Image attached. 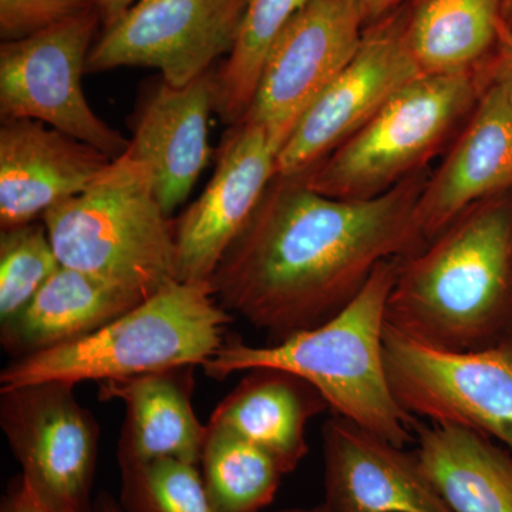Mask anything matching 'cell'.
I'll return each mask as SVG.
<instances>
[{"label":"cell","mask_w":512,"mask_h":512,"mask_svg":"<svg viewBox=\"0 0 512 512\" xmlns=\"http://www.w3.org/2000/svg\"><path fill=\"white\" fill-rule=\"evenodd\" d=\"M426 168L379 197L336 200L276 175L211 279L218 302L281 342L338 316L377 265L426 245L416 221Z\"/></svg>","instance_id":"6da1fadb"},{"label":"cell","mask_w":512,"mask_h":512,"mask_svg":"<svg viewBox=\"0 0 512 512\" xmlns=\"http://www.w3.org/2000/svg\"><path fill=\"white\" fill-rule=\"evenodd\" d=\"M386 323L417 342L473 352L512 339V205H471L399 259Z\"/></svg>","instance_id":"7a4b0ae2"},{"label":"cell","mask_w":512,"mask_h":512,"mask_svg":"<svg viewBox=\"0 0 512 512\" xmlns=\"http://www.w3.org/2000/svg\"><path fill=\"white\" fill-rule=\"evenodd\" d=\"M400 258L377 265L359 295L335 318L269 346L232 340L202 365L224 380L245 370H285L315 387L335 416L399 447L414 440L417 417L394 400L383 362L386 306Z\"/></svg>","instance_id":"3957f363"},{"label":"cell","mask_w":512,"mask_h":512,"mask_svg":"<svg viewBox=\"0 0 512 512\" xmlns=\"http://www.w3.org/2000/svg\"><path fill=\"white\" fill-rule=\"evenodd\" d=\"M232 318L211 282H171L83 338L19 357L3 370L0 384L74 386L202 366L224 346Z\"/></svg>","instance_id":"277c9868"},{"label":"cell","mask_w":512,"mask_h":512,"mask_svg":"<svg viewBox=\"0 0 512 512\" xmlns=\"http://www.w3.org/2000/svg\"><path fill=\"white\" fill-rule=\"evenodd\" d=\"M60 264L154 295L178 281L174 224L153 173L123 156L89 188L42 218Z\"/></svg>","instance_id":"5b68a950"},{"label":"cell","mask_w":512,"mask_h":512,"mask_svg":"<svg viewBox=\"0 0 512 512\" xmlns=\"http://www.w3.org/2000/svg\"><path fill=\"white\" fill-rule=\"evenodd\" d=\"M481 89L478 73L419 74L303 173L306 185L345 201L370 200L392 190L440 153L473 113Z\"/></svg>","instance_id":"8992f818"},{"label":"cell","mask_w":512,"mask_h":512,"mask_svg":"<svg viewBox=\"0 0 512 512\" xmlns=\"http://www.w3.org/2000/svg\"><path fill=\"white\" fill-rule=\"evenodd\" d=\"M390 392L409 414L478 431L512 450V339L473 352L431 348L384 326Z\"/></svg>","instance_id":"52a82bcc"},{"label":"cell","mask_w":512,"mask_h":512,"mask_svg":"<svg viewBox=\"0 0 512 512\" xmlns=\"http://www.w3.org/2000/svg\"><path fill=\"white\" fill-rule=\"evenodd\" d=\"M101 23L99 10L0 46V117L36 120L116 160L130 140L90 107L82 77Z\"/></svg>","instance_id":"ba28073f"},{"label":"cell","mask_w":512,"mask_h":512,"mask_svg":"<svg viewBox=\"0 0 512 512\" xmlns=\"http://www.w3.org/2000/svg\"><path fill=\"white\" fill-rule=\"evenodd\" d=\"M73 387L45 382L0 389V424L20 476L43 503L57 512H93L99 426Z\"/></svg>","instance_id":"9c48e42d"},{"label":"cell","mask_w":512,"mask_h":512,"mask_svg":"<svg viewBox=\"0 0 512 512\" xmlns=\"http://www.w3.org/2000/svg\"><path fill=\"white\" fill-rule=\"evenodd\" d=\"M247 5L248 0H136L97 37L87 72L148 67L171 86H187L232 52Z\"/></svg>","instance_id":"30bf717a"},{"label":"cell","mask_w":512,"mask_h":512,"mask_svg":"<svg viewBox=\"0 0 512 512\" xmlns=\"http://www.w3.org/2000/svg\"><path fill=\"white\" fill-rule=\"evenodd\" d=\"M406 6L366 26L345 69L319 94L279 151L276 175L311 170L359 130L400 87L423 74L404 39Z\"/></svg>","instance_id":"8fae6325"},{"label":"cell","mask_w":512,"mask_h":512,"mask_svg":"<svg viewBox=\"0 0 512 512\" xmlns=\"http://www.w3.org/2000/svg\"><path fill=\"white\" fill-rule=\"evenodd\" d=\"M365 29L360 0L309 2L275 40L244 120L268 128L285 144L305 111L355 56Z\"/></svg>","instance_id":"7c38bea8"},{"label":"cell","mask_w":512,"mask_h":512,"mask_svg":"<svg viewBox=\"0 0 512 512\" xmlns=\"http://www.w3.org/2000/svg\"><path fill=\"white\" fill-rule=\"evenodd\" d=\"M282 146L261 124L229 127L210 183L174 224L178 281L211 282L276 177Z\"/></svg>","instance_id":"4fadbf2b"},{"label":"cell","mask_w":512,"mask_h":512,"mask_svg":"<svg viewBox=\"0 0 512 512\" xmlns=\"http://www.w3.org/2000/svg\"><path fill=\"white\" fill-rule=\"evenodd\" d=\"M329 512H453L406 451L345 417L322 430Z\"/></svg>","instance_id":"5bb4252c"},{"label":"cell","mask_w":512,"mask_h":512,"mask_svg":"<svg viewBox=\"0 0 512 512\" xmlns=\"http://www.w3.org/2000/svg\"><path fill=\"white\" fill-rule=\"evenodd\" d=\"M111 161L97 148L40 121H2V231L39 221L56 205L89 190Z\"/></svg>","instance_id":"9a60e30c"},{"label":"cell","mask_w":512,"mask_h":512,"mask_svg":"<svg viewBox=\"0 0 512 512\" xmlns=\"http://www.w3.org/2000/svg\"><path fill=\"white\" fill-rule=\"evenodd\" d=\"M512 188V104L500 86L484 82L473 113L439 170L429 175L416 221L424 242L461 212Z\"/></svg>","instance_id":"2e32d148"},{"label":"cell","mask_w":512,"mask_h":512,"mask_svg":"<svg viewBox=\"0 0 512 512\" xmlns=\"http://www.w3.org/2000/svg\"><path fill=\"white\" fill-rule=\"evenodd\" d=\"M214 67L187 86L161 80L138 113L126 153L151 168L168 217L187 201L212 154L208 123L217 107Z\"/></svg>","instance_id":"e0dca14e"},{"label":"cell","mask_w":512,"mask_h":512,"mask_svg":"<svg viewBox=\"0 0 512 512\" xmlns=\"http://www.w3.org/2000/svg\"><path fill=\"white\" fill-rule=\"evenodd\" d=\"M147 298L130 286L62 265L18 315L2 323L3 348L19 357L55 348L89 335Z\"/></svg>","instance_id":"ac0fdd59"},{"label":"cell","mask_w":512,"mask_h":512,"mask_svg":"<svg viewBox=\"0 0 512 512\" xmlns=\"http://www.w3.org/2000/svg\"><path fill=\"white\" fill-rule=\"evenodd\" d=\"M191 367L100 383L101 400L126 404L119 464L175 458L198 466L207 439L191 404Z\"/></svg>","instance_id":"d6986e66"},{"label":"cell","mask_w":512,"mask_h":512,"mask_svg":"<svg viewBox=\"0 0 512 512\" xmlns=\"http://www.w3.org/2000/svg\"><path fill=\"white\" fill-rule=\"evenodd\" d=\"M238 386L218 404L208 424L222 427L264 448L292 473L308 454L306 426L326 412L322 394L285 370H248Z\"/></svg>","instance_id":"ffe728a7"},{"label":"cell","mask_w":512,"mask_h":512,"mask_svg":"<svg viewBox=\"0 0 512 512\" xmlns=\"http://www.w3.org/2000/svg\"><path fill=\"white\" fill-rule=\"evenodd\" d=\"M420 466L453 512H512V456L456 426L414 424Z\"/></svg>","instance_id":"44dd1931"},{"label":"cell","mask_w":512,"mask_h":512,"mask_svg":"<svg viewBox=\"0 0 512 512\" xmlns=\"http://www.w3.org/2000/svg\"><path fill=\"white\" fill-rule=\"evenodd\" d=\"M503 28L501 0H413L404 39L423 74L460 76L481 70Z\"/></svg>","instance_id":"7402d4cb"},{"label":"cell","mask_w":512,"mask_h":512,"mask_svg":"<svg viewBox=\"0 0 512 512\" xmlns=\"http://www.w3.org/2000/svg\"><path fill=\"white\" fill-rule=\"evenodd\" d=\"M202 478L217 512H259L278 493L285 471L274 456L222 427L207 424Z\"/></svg>","instance_id":"603a6c76"},{"label":"cell","mask_w":512,"mask_h":512,"mask_svg":"<svg viewBox=\"0 0 512 512\" xmlns=\"http://www.w3.org/2000/svg\"><path fill=\"white\" fill-rule=\"evenodd\" d=\"M312 0H248L237 43L217 72L215 113L232 127L247 116L275 40Z\"/></svg>","instance_id":"cb8c5ba5"},{"label":"cell","mask_w":512,"mask_h":512,"mask_svg":"<svg viewBox=\"0 0 512 512\" xmlns=\"http://www.w3.org/2000/svg\"><path fill=\"white\" fill-rule=\"evenodd\" d=\"M120 468L126 512H217L195 464L158 458Z\"/></svg>","instance_id":"d4e9b609"},{"label":"cell","mask_w":512,"mask_h":512,"mask_svg":"<svg viewBox=\"0 0 512 512\" xmlns=\"http://www.w3.org/2000/svg\"><path fill=\"white\" fill-rule=\"evenodd\" d=\"M46 225L5 229L0 238V319L18 315L60 268Z\"/></svg>","instance_id":"484cf974"},{"label":"cell","mask_w":512,"mask_h":512,"mask_svg":"<svg viewBox=\"0 0 512 512\" xmlns=\"http://www.w3.org/2000/svg\"><path fill=\"white\" fill-rule=\"evenodd\" d=\"M93 10L96 0H0V39H23Z\"/></svg>","instance_id":"4316f807"},{"label":"cell","mask_w":512,"mask_h":512,"mask_svg":"<svg viewBox=\"0 0 512 512\" xmlns=\"http://www.w3.org/2000/svg\"><path fill=\"white\" fill-rule=\"evenodd\" d=\"M478 73L484 82H493L500 86L512 104V32L504 26L493 55Z\"/></svg>","instance_id":"83f0119b"},{"label":"cell","mask_w":512,"mask_h":512,"mask_svg":"<svg viewBox=\"0 0 512 512\" xmlns=\"http://www.w3.org/2000/svg\"><path fill=\"white\" fill-rule=\"evenodd\" d=\"M0 512H57L43 503L22 476L13 480L2 500Z\"/></svg>","instance_id":"f1b7e54d"},{"label":"cell","mask_w":512,"mask_h":512,"mask_svg":"<svg viewBox=\"0 0 512 512\" xmlns=\"http://www.w3.org/2000/svg\"><path fill=\"white\" fill-rule=\"evenodd\" d=\"M413 0H360L363 15H365L366 26L372 25L384 16L396 12L397 9L404 8Z\"/></svg>","instance_id":"f546056e"},{"label":"cell","mask_w":512,"mask_h":512,"mask_svg":"<svg viewBox=\"0 0 512 512\" xmlns=\"http://www.w3.org/2000/svg\"><path fill=\"white\" fill-rule=\"evenodd\" d=\"M97 10H99L103 30L116 25L124 13L136 3V0H96Z\"/></svg>","instance_id":"4dcf8cb0"},{"label":"cell","mask_w":512,"mask_h":512,"mask_svg":"<svg viewBox=\"0 0 512 512\" xmlns=\"http://www.w3.org/2000/svg\"><path fill=\"white\" fill-rule=\"evenodd\" d=\"M93 512H126L110 494L101 493L93 505Z\"/></svg>","instance_id":"1f68e13d"},{"label":"cell","mask_w":512,"mask_h":512,"mask_svg":"<svg viewBox=\"0 0 512 512\" xmlns=\"http://www.w3.org/2000/svg\"><path fill=\"white\" fill-rule=\"evenodd\" d=\"M503 2V26L512 32V0H501Z\"/></svg>","instance_id":"d6a6232c"},{"label":"cell","mask_w":512,"mask_h":512,"mask_svg":"<svg viewBox=\"0 0 512 512\" xmlns=\"http://www.w3.org/2000/svg\"><path fill=\"white\" fill-rule=\"evenodd\" d=\"M282 512H329L326 510L325 505H319V507L311 508V510H288Z\"/></svg>","instance_id":"836d02e7"}]
</instances>
